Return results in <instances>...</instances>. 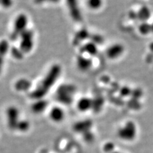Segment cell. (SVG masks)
<instances>
[{"mask_svg": "<svg viewBox=\"0 0 153 153\" xmlns=\"http://www.w3.org/2000/svg\"><path fill=\"white\" fill-rule=\"evenodd\" d=\"M60 74L61 66L56 64L52 66L40 84L31 93V97L36 100L42 99L54 85Z\"/></svg>", "mask_w": 153, "mask_h": 153, "instance_id": "1", "label": "cell"}, {"mask_svg": "<svg viewBox=\"0 0 153 153\" xmlns=\"http://www.w3.org/2000/svg\"><path fill=\"white\" fill-rule=\"evenodd\" d=\"M28 19L25 14L19 15L14 22L13 30L12 33V38L13 40L17 39L19 36H21L22 33L26 30Z\"/></svg>", "mask_w": 153, "mask_h": 153, "instance_id": "2", "label": "cell"}, {"mask_svg": "<svg viewBox=\"0 0 153 153\" xmlns=\"http://www.w3.org/2000/svg\"><path fill=\"white\" fill-rule=\"evenodd\" d=\"M33 37V31L28 30H26L21 35L20 49L23 53H28L32 50L34 45Z\"/></svg>", "mask_w": 153, "mask_h": 153, "instance_id": "3", "label": "cell"}, {"mask_svg": "<svg viewBox=\"0 0 153 153\" xmlns=\"http://www.w3.org/2000/svg\"><path fill=\"white\" fill-rule=\"evenodd\" d=\"M7 124L9 128L12 130H16L19 119V111L16 107H10L7 111Z\"/></svg>", "mask_w": 153, "mask_h": 153, "instance_id": "4", "label": "cell"}, {"mask_svg": "<svg viewBox=\"0 0 153 153\" xmlns=\"http://www.w3.org/2000/svg\"><path fill=\"white\" fill-rule=\"evenodd\" d=\"M73 88L70 85H62L57 91V98L61 103L65 104L70 103Z\"/></svg>", "mask_w": 153, "mask_h": 153, "instance_id": "5", "label": "cell"}, {"mask_svg": "<svg viewBox=\"0 0 153 153\" xmlns=\"http://www.w3.org/2000/svg\"><path fill=\"white\" fill-rule=\"evenodd\" d=\"M136 129L132 124H127L126 125L121 128L119 130V135L124 140H131L135 137L130 133L135 135Z\"/></svg>", "mask_w": 153, "mask_h": 153, "instance_id": "6", "label": "cell"}, {"mask_svg": "<svg viewBox=\"0 0 153 153\" xmlns=\"http://www.w3.org/2000/svg\"><path fill=\"white\" fill-rule=\"evenodd\" d=\"M49 116L51 120L55 123H60L63 121L65 114L63 109L59 107H54L49 112Z\"/></svg>", "mask_w": 153, "mask_h": 153, "instance_id": "7", "label": "cell"}, {"mask_svg": "<svg viewBox=\"0 0 153 153\" xmlns=\"http://www.w3.org/2000/svg\"><path fill=\"white\" fill-rule=\"evenodd\" d=\"M47 105V102L45 101V100L42 99L37 100V101L35 102L32 105V111L35 114H40L46 109Z\"/></svg>", "mask_w": 153, "mask_h": 153, "instance_id": "8", "label": "cell"}, {"mask_svg": "<svg viewBox=\"0 0 153 153\" xmlns=\"http://www.w3.org/2000/svg\"><path fill=\"white\" fill-rule=\"evenodd\" d=\"M31 87L30 81L26 79H21L18 80L15 84V88L19 91H25Z\"/></svg>", "mask_w": 153, "mask_h": 153, "instance_id": "9", "label": "cell"}, {"mask_svg": "<svg viewBox=\"0 0 153 153\" xmlns=\"http://www.w3.org/2000/svg\"><path fill=\"white\" fill-rule=\"evenodd\" d=\"M91 101L86 98H81L77 103V107L79 111L82 112H85L88 110L91 107Z\"/></svg>", "mask_w": 153, "mask_h": 153, "instance_id": "10", "label": "cell"}, {"mask_svg": "<svg viewBox=\"0 0 153 153\" xmlns=\"http://www.w3.org/2000/svg\"><path fill=\"white\" fill-rule=\"evenodd\" d=\"M30 126H31L30 123L28 121L21 119L17 124V128H16V131H20V132H26L30 130Z\"/></svg>", "mask_w": 153, "mask_h": 153, "instance_id": "11", "label": "cell"}, {"mask_svg": "<svg viewBox=\"0 0 153 153\" xmlns=\"http://www.w3.org/2000/svg\"><path fill=\"white\" fill-rule=\"evenodd\" d=\"M70 11L74 17H77L79 16L77 8H76V0H67Z\"/></svg>", "mask_w": 153, "mask_h": 153, "instance_id": "12", "label": "cell"}, {"mask_svg": "<svg viewBox=\"0 0 153 153\" xmlns=\"http://www.w3.org/2000/svg\"><path fill=\"white\" fill-rule=\"evenodd\" d=\"M9 50V44L8 42L3 40L0 42V55L3 56H5Z\"/></svg>", "mask_w": 153, "mask_h": 153, "instance_id": "13", "label": "cell"}, {"mask_svg": "<svg viewBox=\"0 0 153 153\" xmlns=\"http://www.w3.org/2000/svg\"><path fill=\"white\" fill-rule=\"evenodd\" d=\"M102 0H88V6L91 9H98L102 5Z\"/></svg>", "mask_w": 153, "mask_h": 153, "instance_id": "14", "label": "cell"}, {"mask_svg": "<svg viewBox=\"0 0 153 153\" xmlns=\"http://www.w3.org/2000/svg\"><path fill=\"white\" fill-rule=\"evenodd\" d=\"M11 52H12V56L14 57H15L16 59H20L22 58L24 53L22 52V51L21 50L20 48H19V49H18V48H16V47L12 48V50H11Z\"/></svg>", "mask_w": 153, "mask_h": 153, "instance_id": "15", "label": "cell"}, {"mask_svg": "<svg viewBox=\"0 0 153 153\" xmlns=\"http://www.w3.org/2000/svg\"><path fill=\"white\" fill-rule=\"evenodd\" d=\"M0 3L4 8H9L12 4V0H0Z\"/></svg>", "mask_w": 153, "mask_h": 153, "instance_id": "16", "label": "cell"}, {"mask_svg": "<svg viewBox=\"0 0 153 153\" xmlns=\"http://www.w3.org/2000/svg\"><path fill=\"white\" fill-rule=\"evenodd\" d=\"M59 0H35V2L37 3H44V2H51V3H57L58 2Z\"/></svg>", "mask_w": 153, "mask_h": 153, "instance_id": "17", "label": "cell"}, {"mask_svg": "<svg viewBox=\"0 0 153 153\" xmlns=\"http://www.w3.org/2000/svg\"><path fill=\"white\" fill-rule=\"evenodd\" d=\"M3 58H4V56L2 55H0V73H1V71L2 70V68H3Z\"/></svg>", "mask_w": 153, "mask_h": 153, "instance_id": "18", "label": "cell"}]
</instances>
